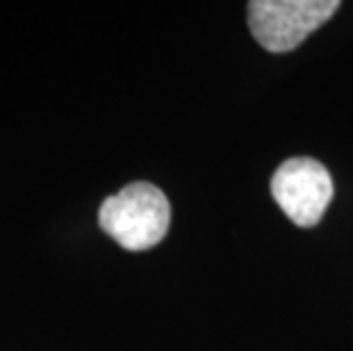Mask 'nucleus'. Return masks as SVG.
Here are the masks:
<instances>
[{"label": "nucleus", "mask_w": 353, "mask_h": 351, "mask_svg": "<svg viewBox=\"0 0 353 351\" xmlns=\"http://www.w3.org/2000/svg\"><path fill=\"white\" fill-rule=\"evenodd\" d=\"M99 223L119 246L146 251L160 244L171 226V205L160 188L130 183L103 201Z\"/></svg>", "instance_id": "f257e3e1"}, {"label": "nucleus", "mask_w": 353, "mask_h": 351, "mask_svg": "<svg viewBox=\"0 0 353 351\" xmlns=\"http://www.w3.org/2000/svg\"><path fill=\"white\" fill-rule=\"evenodd\" d=\"M337 10V0H251L249 28L269 53H290Z\"/></svg>", "instance_id": "f03ea898"}, {"label": "nucleus", "mask_w": 353, "mask_h": 351, "mask_svg": "<svg viewBox=\"0 0 353 351\" xmlns=\"http://www.w3.org/2000/svg\"><path fill=\"white\" fill-rule=\"evenodd\" d=\"M272 194L290 221L312 228L321 221L333 199V178L319 160L292 158L272 176Z\"/></svg>", "instance_id": "7ed1b4c3"}]
</instances>
